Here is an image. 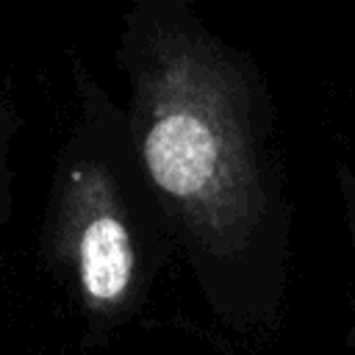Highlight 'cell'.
<instances>
[{
	"instance_id": "cell-1",
	"label": "cell",
	"mask_w": 355,
	"mask_h": 355,
	"mask_svg": "<svg viewBox=\"0 0 355 355\" xmlns=\"http://www.w3.org/2000/svg\"><path fill=\"white\" fill-rule=\"evenodd\" d=\"M116 67L141 169L200 300L239 336L272 333L294 205L258 61L189 0H125Z\"/></svg>"
},
{
	"instance_id": "cell-2",
	"label": "cell",
	"mask_w": 355,
	"mask_h": 355,
	"mask_svg": "<svg viewBox=\"0 0 355 355\" xmlns=\"http://www.w3.org/2000/svg\"><path fill=\"white\" fill-rule=\"evenodd\" d=\"M75 122L55 153L39 250L92 336L128 324L175 252L125 108L72 55Z\"/></svg>"
},
{
	"instance_id": "cell-3",
	"label": "cell",
	"mask_w": 355,
	"mask_h": 355,
	"mask_svg": "<svg viewBox=\"0 0 355 355\" xmlns=\"http://www.w3.org/2000/svg\"><path fill=\"white\" fill-rule=\"evenodd\" d=\"M25 128V116L17 100L14 78L6 75L0 80V272H3V230L14 214V147Z\"/></svg>"
},
{
	"instance_id": "cell-4",
	"label": "cell",
	"mask_w": 355,
	"mask_h": 355,
	"mask_svg": "<svg viewBox=\"0 0 355 355\" xmlns=\"http://www.w3.org/2000/svg\"><path fill=\"white\" fill-rule=\"evenodd\" d=\"M336 178H338V194L344 205V222H347V236H349V250H352V263H355V169L338 161Z\"/></svg>"
}]
</instances>
